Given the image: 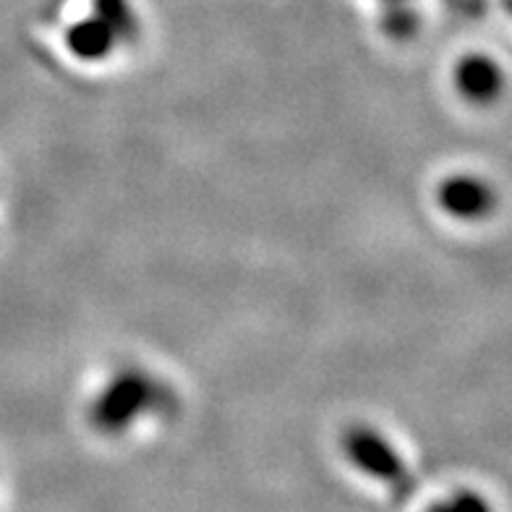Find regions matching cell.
Instances as JSON below:
<instances>
[{"label":"cell","mask_w":512,"mask_h":512,"mask_svg":"<svg viewBox=\"0 0 512 512\" xmlns=\"http://www.w3.org/2000/svg\"><path fill=\"white\" fill-rule=\"evenodd\" d=\"M168 387L149 371L128 366L110 374L87 405V421L102 437H123L152 413L162 411Z\"/></svg>","instance_id":"6da1fadb"},{"label":"cell","mask_w":512,"mask_h":512,"mask_svg":"<svg viewBox=\"0 0 512 512\" xmlns=\"http://www.w3.org/2000/svg\"><path fill=\"white\" fill-rule=\"evenodd\" d=\"M340 452L353 471L361 473L364 479L392 486V489L411 486V468L403 460L400 450L390 437H384L374 426H348L340 437Z\"/></svg>","instance_id":"7a4b0ae2"},{"label":"cell","mask_w":512,"mask_h":512,"mask_svg":"<svg viewBox=\"0 0 512 512\" xmlns=\"http://www.w3.org/2000/svg\"><path fill=\"white\" fill-rule=\"evenodd\" d=\"M439 212L458 223H479L494 212L497 194L484 176L476 173H450L434 191Z\"/></svg>","instance_id":"3957f363"},{"label":"cell","mask_w":512,"mask_h":512,"mask_svg":"<svg viewBox=\"0 0 512 512\" xmlns=\"http://www.w3.org/2000/svg\"><path fill=\"white\" fill-rule=\"evenodd\" d=\"M452 84L468 105L486 108L497 102L505 89V68L492 55L468 53L452 68Z\"/></svg>","instance_id":"277c9868"},{"label":"cell","mask_w":512,"mask_h":512,"mask_svg":"<svg viewBox=\"0 0 512 512\" xmlns=\"http://www.w3.org/2000/svg\"><path fill=\"white\" fill-rule=\"evenodd\" d=\"M63 45L74 61L100 66V63L113 58L115 50L121 48V40L115 37V32L105 21L89 14L68 24L66 32H63Z\"/></svg>","instance_id":"5b68a950"},{"label":"cell","mask_w":512,"mask_h":512,"mask_svg":"<svg viewBox=\"0 0 512 512\" xmlns=\"http://www.w3.org/2000/svg\"><path fill=\"white\" fill-rule=\"evenodd\" d=\"M92 14L113 29L121 45L139 37V16H136L131 0H92Z\"/></svg>","instance_id":"8992f818"},{"label":"cell","mask_w":512,"mask_h":512,"mask_svg":"<svg viewBox=\"0 0 512 512\" xmlns=\"http://www.w3.org/2000/svg\"><path fill=\"white\" fill-rule=\"evenodd\" d=\"M421 29V19L408 3H387L382 14V32L395 42L413 40Z\"/></svg>","instance_id":"52a82bcc"},{"label":"cell","mask_w":512,"mask_h":512,"mask_svg":"<svg viewBox=\"0 0 512 512\" xmlns=\"http://www.w3.org/2000/svg\"><path fill=\"white\" fill-rule=\"evenodd\" d=\"M424 512H494V505L476 489H455L447 497L426 505Z\"/></svg>","instance_id":"ba28073f"},{"label":"cell","mask_w":512,"mask_h":512,"mask_svg":"<svg viewBox=\"0 0 512 512\" xmlns=\"http://www.w3.org/2000/svg\"><path fill=\"white\" fill-rule=\"evenodd\" d=\"M382 3H408V0H382Z\"/></svg>","instance_id":"9c48e42d"}]
</instances>
